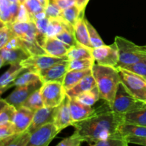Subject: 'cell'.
Masks as SVG:
<instances>
[{
	"instance_id": "5",
	"label": "cell",
	"mask_w": 146,
	"mask_h": 146,
	"mask_svg": "<svg viewBox=\"0 0 146 146\" xmlns=\"http://www.w3.org/2000/svg\"><path fill=\"white\" fill-rule=\"evenodd\" d=\"M146 102L140 101L126 89L121 82L119 84L111 109L119 114H125L145 106Z\"/></svg>"
},
{
	"instance_id": "36",
	"label": "cell",
	"mask_w": 146,
	"mask_h": 146,
	"mask_svg": "<svg viewBox=\"0 0 146 146\" xmlns=\"http://www.w3.org/2000/svg\"><path fill=\"white\" fill-rule=\"evenodd\" d=\"M86 24L87 28L88 30V34H89V39L91 42L92 48H97V47L102 46L105 45L103 40L101 39V36H99L98 33L96 30V29L93 27L91 24L88 22V20L86 19Z\"/></svg>"
},
{
	"instance_id": "35",
	"label": "cell",
	"mask_w": 146,
	"mask_h": 146,
	"mask_svg": "<svg viewBox=\"0 0 146 146\" xmlns=\"http://www.w3.org/2000/svg\"><path fill=\"white\" fill-rule=\"evenodd\" d=\"M95 64L94 58H83L69 61L68 71L71 70H84L91 68Z\"/></svg>"
},
{
	"instance_id": "39",
	"label": "cell",
	"mask_w": 146,
	"mask_h": 146,
	"mask_svg": "<svg viewBox=\"0 0 146 146\" xmlns=\"http://www.w3.org/2000/svg\"><path fill=\"white\" fill-rule=\"evenodd\" d=\"M0 19L1 22L8 25L12 24V19L9 9V1L8 0H0Z\"/></svg>"
},
{
	"instance_id": "29",
	"label": "cell",
	"mask_w": 146,
	"mask_h": 146,
	"mask_svg": "<svg viewBox=\"0 0 146 146\" xmlns=\"http://www.w3.org/2000/svg\"><path fill=\"white\" fill-rule=\"evenodd\" d=\"M75 98L82 104L93 106L101 98H100L99 91H98V87L96 86L93 89L79 94L76 97H75Z\"/></svg>"
},
{
	"instance_id": "18",
	"label": "cell",
	"mask_w": 146,
	"mask_h": 146,
	"mask_svg": "<svg viewBox=\"0 0 146 146\" xmlns=\"http://www.w3.org/2000/svg\"><path fill=\"white\" fill-rule=\"evenodd\" d=\"M70 108L74 122L86 119L96 111L92 106L82 104L75 98H70Z\"/></svg>"
},
{
	"instance_id": "7",
	"label": "cell",
	"mask_w": 146,
	"mask_h": 146,
	"mask_svg": "<svg viewBox=\"0 0 146 146\" xmlns=\"http://www.w3.org/2000/svg\"><path fill=\"white\" fill-rule=\"evenodd\" d=\"M64 60L68 59L66 58H58L48 54H43V55L31 56L28 58L21 61L20 64L27 70L38 74L43 70L46 69L51 66L61 62Z\"/></svg>"
},
{
	"instance_id": "19",
	"label": "cell",
	"mask_w": 146,
	"mask_h": 146,
	"mask_svg": "<svg viewBox=\"0 0 146 146\" xmlns=\"http://www.w3.org/2000/svg\"><path fill=\"white\" fill-rule=\"evenodd\" d=\"M24 70L27 69L23 67L20 63L11 64L10 68L1 76V78H0L1 94H2L10 87L12 86V84L14 83V81Z\"/></svg>"
},
{
	"instance_id": "4",
	"label": "cell",
	"mask_w": 146,
	"mask_h": 146,
	"mask_svg": "<svg viewBox=\"0 0 146 146\" xmlns=\"http://www.w3.org/2000/svg\"><path fill=\"white\" fill-rule=\"evenodd\" d=\"M121 81L135 98L146 102V80L141 76L122 67H115Z\"/></svg>"
},
{
	"instance_id": "10",
	"label": "cell",
	"mask_w": 146,
	"mask_h": 146,
	"mask_svg": "<svg viewBox=\"0 0 146 146\" xmlns=\"http://www.w3.org/2000/svg\"><path fill=\"white\" fill-rule=\"evenodd\" d=\"M43 84V81L40 80L28 85L17 86L16 89L4 100L9 104L14 106L17 109H18L22 106L24 103L34 91L41 88Z\"/></svg>"
},
{
	"instance_id": "9",
	"label": "cell",
	"mask_w": 146,
	"mask_h": 146,
	"mask_svg": "<svg viewBox=\"0 0 146 146\" xmlns=\"http://www.w3.org/2000/svg\"><path fill=\"white\" fill-rule=\"evenodd\" d=\"M92 55L95 62L100 65L115 67L119 61V54L115 43L92 48Z\"/></svg>"
},
{
	"instance_id": "2",
	"label": "cell",
	"mask_w": 146,
	"mask_h": 146,
	"mask_svg": "<svg viewBox=\"0 0 146 146\" xmlns=\"http://www.w3.org/2000/svg\"><path fill=\"white\" fill-rule=\"evenodd\" d=\"M92 74L96 81L100 98L104 100L111 108L121 83L118 70L114 66L94 64L92 66Z\"/></svg>"
},
{
	"instance_id": "24",
	"label": "cell",
	"mask_w": 146,
	"mask_h": 146,
	"mask_svg": "<svg viewBox=\"0 0 146 146\" xmlns=\"http://www.w3.org/2000/svg\"><path fill=\"white\" fill-rule=\"evenodd\" d=\"M124 123L146 126V105L131 112L123 114Z\"/></svg>"
},
{
	"instance_id": "41",
	"label": "cell",
	"mask_w": 146,
	"mask_h": 146,
	"mask_svg": "<svg viewBox=\"0 0 146 146\" xmlns=\"http://www.w3.org/2000/svg\"><path fill=\"white\" fill-rule=\"evenodd\" d=\"M62 11L63 10L51 0H50L49 4L45 9L46 15L47 18L48 19L61 18L62 17Z\"/></svg>"
},
{
	"instance_id": "21",
	"label": "cell",
	"mask_w": 146,
	"mask_h": 146,
	"mask_svg": "<svg viewBox=\"0 0 146 146\" xmlns=\"http://www.w3.org/2000/svg\"><path fill=\"white\" fill-rule=\"evenodd\" d=\"M74 28V34H75V37L77 42L93 48L91 42H90L88 30L87 28L86 24V19L84 18V12L81 14V17L76 23Z\"/></svg>"
},
{
	"instance_id": "15",
	"label": "cell",
	"mask_w": 146,
	"mask_h": 146,
	"mask_svg": "<svg viewBox=\"0 0 146 146\" xmlns=\"http://www.w3.org/2000/svg\"><path fill=\"white\" fill-rule=\"evenodd\" d=\"M13 33L17 36L28 41H37V29L33 21L29 22H14L9 25Z\"/></svg>"
},
{
	"instance_id": "8",
	"label": "cell",
	"mask_w": 146,
	"mask_h": 146,
	"mask_svg": "<svg viewBox=\"0 0 146 146\" xmlns=\"http://www.w3.org/2000/svg\"><path fill=\"white\" fill-rule=\"evenodd\" d=\"M54 123H48L30 134L27 146H47L59 133Z\"/></svg>"
},
{
	"instance_id": "33",
	"label": "cell",
	"mask_w": 146,
	"mask_h": 146,
	"mask_svg": "<svg viewBox=\"0 0 146 146\" xmlns=\"http://www.w3.org/2000/svg\"><path fill=\"white\" fill-rule=\"evenodd\" d=\"M83 12H84V11H83ZM83 12L81 11L79 8L76 4H74V5L63 10L62 18L66 22L74 27Z\"/></svg>"
},
{
	"instance_id": "11",
	"label": "cell",
	"mask_w": 146,
	"mask_h": 146,
	"mask_svg": "<svg viewBox=\"0 0 146 146\" xmlns=\"http://www.w3.org/2000/svg\"><path fill=\"white\" fill-rule=\"evenodd\" d=\"M73 122L70 108V97L66 94L61 104L56 107L54 123L59 131H61L66 127L72 125Z\"/></svg>"
},
{
	"instance_id": "25",
	"label": "cell",
	"mask_w": 146,
	"mask_h": 146,
	"mask_svg": "<svg viewBox=\"0 0 146 146\" xmlns=\"http://www.w3.org/2000/svg\"><path fill=\"white\" fill-rule=\"evenodd\" d=\"M30 133L27 131L15 133L8 138L0 140V145L9 146H27L29 140Z\"/></svg>"
},
{
	"instance_id": "37",
	"label": "cell",
	"mask_w": 146,
	"mask_h": 146,
	"mask_svg": "<svg viewBox=\"0 0 146 146\" xmlns=\"http://www.w3.org/2000/svg\"><path fill=\"white\" fill-rule=\"evenodd\" d=\"M11 27L8 24L1 22V29H0V49L4 48L7 43L15 36Z\"/></svg>"
},
{
	"instance_id": "49",
	"label": "cell",
	"mask_w": 146,
	"mask_h": 146,
	"mask_svg": "<svg viewBox=\"0 0 146 146\" xmlns=\"http://www.w3.org/2000/svg\"><path fill=\"white\" fill-rule=\"evenodd\" d=\"M88 1H89V0H76V5L79 8L81 11L83 12V11H85V9Z\"/></svg>"
},
{
	"instance_id": "28",
	"label": "cell",
	"mask_w": 146,
	"mask_h": 146,
	"mask_svg": "<svg viewBox=\"0 0 146 146\" xmlns=\"http://www.w3.org/2000/svg\"><path fill=\"white\" fill-rule=\"evenodd\" d=\"M118 131L125 137L132 136H146V126L134 125V124L123 123L120 125Z\"/></svg>"
},
{
	"instance_id": "48",
	"label": "cell",
	"mask_w": 146,
	"mask_h": 146,
	"mask_svg": "<svg viewBox=\"0 0 146 146\" xmlns=\"http://www.w3.org/2000/svg\"><path fill=\"white\" fill-rule=\"evenodd\" d=\"M62 10L76 4V0H51Z\"/></svg>"
},
{
	"instance_id": "43",
	"label": "cell",
	"mask_w": 146,
	"mask_h": 146,
	"mask_svg": "<svg viewBox=\"0 0 146 146\" xmlns=\"http://www.w3.org/2000/svg\"><path fill=\"white\" fill-rule=\"evenodd\" d=\"M84 142L81 138L76 135V134H73L71 136L62 140L59 143L57 144L58 146H79Z\"/></svg>"
},
{
	"instance_id": "12",
	"label": "cell",
	"mask_w": 146,
	"mask_h": 146,
	"mask_svg": "<svg viewBox=\"0 0 146 146\" xmlns=\"http://www.w3.org/2000/svg\"><path fill=\"white\" fill-rule=\"evenodd\" d=\"M69 60H64L59 63L51 66L49 68L38 73L43 83L48 81H64L66 73L68 71Z\"/></svg>"
},
{
	"instance_id": "46",
	"label": "cell",
	"mask_w": 146,
	"mask_h": 146,
	"mask_svg": "<svg viewBox=\"0 0 146 146\" xmlns=\"http://www.w3.org/2000/svg\"><path fill=\"white\" fill-rule=\"evenodd\" d=\"M128 143L137 144V145L146 146V136H129L125 137Z\"/></svg>"
},
{
	"instance_id": "30",
	"label": "cell",
	"mask_w": 146,
	"mask_h": 146,
	"mask_svg": "<svg viewBox=\"0 0 146 146\" xmlns=\"http://www.w3.org/2000/svg\"><path fill=\"white\" fill-rule=\"evenodd\" d=\"M22 106L29 108L31 111H34V112L39 109V108L44 107V101H43L42 96H41V88L34 91L27 98V101L24 103Z\"/></svg>"
},
{
	"instance_id": "53",
	"label": "cell",
	"mask_w": 146,
	"mask_h": 146,
	"mask_svg": "<svg viewBox=\"0 0 146 146\" xmlns=\"http://www.w3.org/2000/svg\"><path fill=\"white\" fill-rule=\"evenodd\" d=\"M145 78V80H146V78Z\"/></svg>"
},
{
	"instance_id": "32",
	"label": "cell",
	"mask_w": 146,
	"mask_h": 146,
	"mask_svg": "<svg viewBox=\"0 0 146 146\" xmlns=\"http://www.w3.org/2000/svg\"><path fill=\"white\" fill-rule=\"evenodd\" d=\"M40 80H41V78H40V76L38 73L28 70L27 72L24 73V74H21L17 77V79L12 84V86H21L28 85V84L36 82Z\"/></svg>"
},
{
	"instance_id": "17",
	"label": "cell",
	"mask_w": 146,
	"mask_h": 146,
	"mask_svg": "<svg viewBox=\"0 0 146 146\" xmlns=\"http://www.w3.org/2000/svg\"><path fill=\"white\" fill-rule=\"evenodd\" d=\"M34 113V111L24 106H21L17 109L13 121L16 133H20L27 131L32 122Z\"/></svg>"
},
{
	"instance_id": "45",
	"label": "cell",
	"mask_w": 146,
	"mask_h": 146,
	"mask_svg": "<svg viewBox=\"0 0 146 146\" xmlns=\"http://www.w3.org/2000/svg\"><path fill=\"white\" fill-rule=\"evenodd\" d=\"M23 48V40L20 37L15 36L2 48H6V49H14V48Z\"/></svg>"
},
{
	"instance_id": "51",
	"label": "cell",
	"mask_w": 146,
	"mask_h": 146,
	"mask_svg": "<svg viewBox=\"0 0 146 146\" xmlns=\"http://www.w3.org/2000/svg\"><path fill=\"white\" fill-rule=\"evenodd\" d=\"M18 1H19V4H24V3L26 2L27 0H18Z\"/></svg>"
},
{
	"instance_id": "50",
	"label": "cell",
	"mask_w": 146,
	"mask_h": 146,
	"mask_svg": "<svg viewBox=\"0 0 146 146\" xmlns=\"http://www.w3.org/2000/svg\"><path fill=\"white\" fill-rule=\"evenodd\" d=\"M40 3H41V5L44 7V8H46L47 6L48 5L50 2V0H38Z\"/></svg>"
},
{
	"instance_id": "22",
	"label": "cell",
	"mask_w": 146,
	"mask_h": 146,
	"mask_svg": "<svg viewBox=\"0 0 146 146\" xmlns=\"http://www.w3.org/2000/svg\"><path fill=\"white\" fill-rule=\"evenodd\" d=\"M92 74V68L84 70H71L68 71L64 77L63 85L66 91L76 85L85 76Z\"/></svg>"
},
{
	"instance_id": "44",
	"label": "cell",
	"mask_w": 146,
	"mask_h": 146,
	"mask_svg": "<svg viewBox=\"0 0 146 146\" xmlns=\"http://www.w3.org/2000/svg\"><path fill=\"white\" fill-rule=\"evenodd\" d=\"M29 21H31V20L27 8L24 4H20L19 11L16 22H29Z\"/></svg>"
},
{
	"instance_id": "34",
	"label": "cell",
	"mask_w": 146,
	"mask_h": 146,
	"mask_svg": "<svg viewBox=\"0 0 146 146\" xmlns=\"http://www.w3.org/2000/svg\"><path fill=\"white\" fill-rule=\"evenodd\" d=\"M56 38L71 46L76 45L78 43L76 39L74 27L68 24V22H67L65 29L60 34H58L56 36Z\"/></svg>"
},
{
	"instance_id": "40",
	"label": "cell",
	"mask_w": 146,
	"mask_h": 146,
	"mask_svg": "<svg viewBox=\"0 0 146 146\" xmlns=\"http://www.w3.org/2000/svg\"><path fill=\"white\" fill-rule=\"evenodd\" d=\"M122 68L129 70V71H132L135 74L141 76L143 78H146V58L141 60V61L134 63V64L123 66Z\"/></svg>"
},
{
	"instance_id": "1",
	"label": "cell",
	"mask_w": 146,
	"mask_h": 146,
	"mask_svg": "<svg viewBox=\"0 0 146 146\" xmlns=\"http://www.w3.org/2000/svg\"><path fill=\"white\" fill-rule=\"evenodd\" d=\"M123 123V114L115 112L110 107L108 109L100 107L89 117L75 121L72 125L76 128L74 134L91 145L113 135Z\"/></svg>"
},
{
	"instance_id": "16",
	"label": "cell",
	"mask_w": 146,
	"mask_h": 146,
	"mask_svg": "<svg viewBox=\"0 0 146 146\" xmlns=\"http://www.w3.org/2000/svg\"><path fill=\"white\" fill-rule=\"evenodd\" d=\"M31 56L29 54L22 48H14V49H6L1 48L0 67H3L7 64H14L21 63L24 60Z\"/></svg>"
},
{
	"instance_id": "47",
	"label": "cell",
	"mask_w": 146,
	"mask_h": 146,
	"mask_svg": "<svg viewBox=\"0 0 146 146\" xmlns=\"http://www.w3.org/2000/svg\"><path fill=\"white\" fill-rule=\"evenodd\" d=\"M19 3H12L9 1V9L10 12H11V19H12V24L16 22V20H17L19 11Z\"/></svg>"
},
{
	"instance_id": "38",
	"label": "cell",
	"mask_w": 146,
	"mask_h": 146,
	"mask_svg": "<svg viewBox=\"0 0 146 146\" xmlns=\"http://www.w3.org/2000/svg\"><path fill=\"white\" fill-rule=\"evenodd\" d=\"M24 4L29 14L31 21H33L34 17L37 14L45 11V8L41 5L38 0H27Z\"/></svg>"
},
{
	"instance_id": "27",
	"label": "cell",
	"mask_w": 146,
	"mask_h": 146,
	"mask_svg": "<svg viewBox=\"0 0 146 146\" xmlns=\"http://www.w3.org/2000/svg\"><path fill=\"white\" fill-rule=\"evenodd\" d=\"M125 137L120 132L117 131L115 133L108 137L105 140L96 141L91 145L93 146H126L128 145Z\"/></svg>"
},
{
	"instance_id": "23",
	"label": "cell",
	"mask_w": 146,
	"mask_h": 146,
	"mask_svg": "<svg viewBox=\"0 0 146 146\" xmlns=\"http://www.w3.org/2000/svg\"><path fill=\"white\" fill-rule=\"evenodd\" d=\"M66 56L69 61L94 58L92 55V48L78 42L71 47Z\"/></svg>"
},
{
	"instance_id": "31",
	"label": "cell",
	"mask_w": 146,
	"mask_h": 146,
	"mask_svg": "<svg viewBox=\"0 0 146 146\" xmlns=\"http://www.w3.org/2000/svg\"><path fill=\"white\" fill-rule=\"evenodd\" d=\"M67 22L61 18H51L49 19L48 29H47L46 36L56 37L58 34L65 29Z\"/></svg>"
},
{
	"instance_id": "6",
	"label": "cell",
	"mask_w": 146,
	"mask_h": 146,
	"mask_svg": "<svg viewBox=\"0 0 146 146\" xmlns=\"http://www.w3.org/2000/svg\"><path fill=\"white\" fill-rule=\"evenodd\" d=\"M44 106L56 108L61 104L66 93L62 83L59 81H48L43 84L41 87Z\"/></svg>"
},
{
	"instance_id": "14",
	"label": "cell",
	"mask_w": 146,
	"mask_h": 146,
	"mask_svg": "<svg viewBox=\"0 0 146 146\" xmlns=\"http://www.w3.org/2000/svg\"><path fill=\"white\" fill-rule=\"evenodd\" d=\"M55 108L44 106L36 111L33 117L32 122L27 129V132L31 134L45 124L54 123Z\"/></svg>"
},
{
	"instance_id": "3",
	"label": "cell",
	"mask_w": 146,
	"mask_h": 146,
	"mask_svg": "<svg viewBox=\"0 0 146 146\" xmlns=\"http://www.w3.org/2000/svg\"><path fill=\"white\" fill-rule=\"evenodd\" d=\"M119 54V61L115 67H123L146 58V45L138 46L121 36H116L115 42Z\"/></svg>"
},
{
	"instance_id": "52",
	"label": "cell",
	"mask_w": 146,
	"mask_h": 146,
	"mask_svg": "<svg viewBox=\"0 0 146 146\" xmlns=\"http://www.w3.org/2000/svg\"><path fill=\"white\" fill-rule=\"evenodd\" d=\"M8 1H10V2H12V3H19L18 0H8Z\"/></svg>"
},
{
	"instance_id": "26",
	"label": "cell",
	"mask_w": 146,
	"mask_h": 146,
	"mask_svg": "<svg viewBox=\"0 0 146 146\" xmlns=\"http://www.w3.org/2000/svg\"><path fill=\"white\" fill-rule=\"evenodd\" d=\"M17 109L14 106L9 104L4 99L1 100V111H0V125L13 123L17 113Z\"/></svg>"
},
{
	"instance_id": "42",
	"label": "cell",
	"mask_w": 146,
	"mask_h": 146,
	"mask_svg": "<svg viewBox=\"0 0 146 146\" xmlns=\"http://www.w3.org/2000/svg\"><path fill=\"white\" fill-rule=\"evenodd\" d=\"M16 133L15 127L13 123L0 125V140L8 138Z\"/></svg>"
},
{
	"instance_id": "20",
	"label": "cell",
	"mask_w": 146,
	"mask_h": 146,
	"mask_svg": "<svg viewBox=\"0 0 146 146\" xmlns=\"http://www.w3.org/2000/svg\"><path fill=\"white\" fill-rule=\"evenodd\" d=\"M96 86V81L93 74H91L84 77L76 85L74 86L71 89L66 91V93L70 98H75L79 94L93 89Z\"/></svg>"
},
{
	"instance_id": "13",
	"label": "cell",
	"mask_w": 146,
	"mask_h": 146,
	"mask_svg": "<svg viewBox=\"0 0 146 146\" xmlns=\"http://www.w3.org/2000/svg\"><path fill=\"white\" fill-rule=\"evenodd\" d=\"M42 47L48 55L58 58H68L66 56L67 53L71 46L60 41L56 37L46 36Z\"/></svg>"
}]
</instances>
